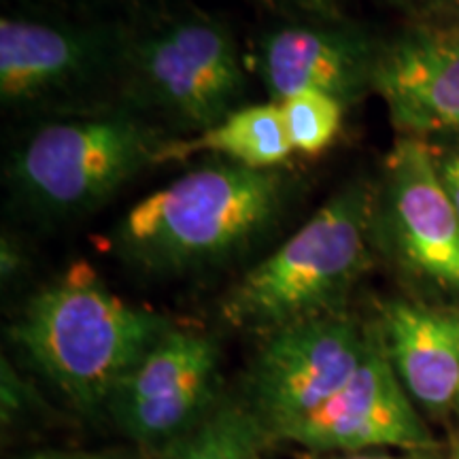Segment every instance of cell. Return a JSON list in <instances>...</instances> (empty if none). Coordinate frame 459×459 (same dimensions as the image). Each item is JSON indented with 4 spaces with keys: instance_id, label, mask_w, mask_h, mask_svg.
I'll return each mask as SVG.
<instances>
[{
    "instance_id": "obj_3",
    "label": "cell",
    "mask_w": 459,
    "mask_h": 459,
    "mask_svg": "<svg viewBox=\"0 0 459 459\" xmlns=\"http://www.w3.org/2000/svg\"><path fill=\"white\" fill-rule=\"evenodd\" d=\"M375 187L351 181L279 249L249 268L221 302L238 328L277 330L294 321L338 313L344 296L370 266Z\"/></svg>"
},
{
    "instance_id": "obj_16",
    "label": "cell",
    "mask_w": 459,
    "mask_h": 459,
    "mask_svg": "<svg viewBox=\"0 0 459 459\" xmlns=\"http://www.w3.org/2000/svg\"><path fill=\"white\" fill-rule=\"evenodd\" d=\"M296 156L319 158L334 145L342 132L347 102L321 91H304L279 102Z\"/></svg>"
},
{
    "instance_id": "obj_20",
    "label": "cell",
    "mask_w": 459,
    "mask_h": 459,
    "mask_svg": "<svg viewBox=\"0 0 459 459\" xmlns=\"http://www.w3.org/2000/svg\"><path fill=\"white\" fill-rule=\"evenodd\" d=\"M24 406V387L22 383H17L15 372L7 368V364H3V412L4 417L13 415L15 411H20Z\"/></svg>"
},
{
    "instance_id": "obj_26",
    "label": "cell",
    "mask_w": 459,
    "mask_h": 459,
    "mask_svg": "<svg viewBox=\"0 0 459 459\" xmlns=\"http://www.w3.org/2000/svg\"><path fill=\"white\" fill-rule=\"evenodd\" d=\"M457 404H459V400H457Z\"/></svg>"
},
{
    "instance_id": "obj_24",
    "label": "cell",
    "mask_w": 459,
    "mask_h": 459,
    "mask_svg": "<svg viewBox=\"0 0 459 459\" xmlns=\"http://www.w3.org/2000/svg\"><path fill=\"white\" fill-rule=\"evenodd\" d=\"M429 4L459 22V0H429Z\"/></svg>"
},
{
    "instance_id": "obj_21",
    "label": "cell",
    "mask_w": 459,
    "mask_h": 459,
    "mask_svg": "<svg viewBox=\"0 0 459 459\" xmlns=\"http://www.w3.org/2000/svg\"><path fill=\"white\" fill-rule=\"evenodd\" d=\"M336 459H436V451H404V455H389V453H344L342 457Z\"/></svg>"
},
{
    "instance_id": "obj_23",
    "label": "cell",
    "mask_w": 459,
    "mask_h": 459,
    "mask_svg": "<svg viewBox=\"0 0 459 459\" xmlns=\"http://www.w3.org/2000/svg\"><path fill=\"white\" fill-rule=\"evenodd\" d=\"M28 459H119L111 453H88V451H41Z\"/></svg>"
},
{
    "instance_id": "obj_1",
    "label": "cell",
    "mask_w": 459,
    "mask_h": 459,
    "mask_svg": "<svg viewBox=\"0 0 459 459\" xmlns=\"http://www.w3.org/2000/svg\"><path fill=\"white\" fill-rule=\"evenodd\" d=\"M283 170L203 166L149 194L108 232L119 257L152 273H186L232 260L266 237L290 206Z\"/></svg>"
},
{
    "instance_id": "obj_19",
    "label": "cell",
    "mask_w": 459,
    "mask_h": 459,
    "mask_svg": "<svg viewBox=\"0 0 459 459\" xmlns=\"http://www.w3.org/2000/svg\"><path fill=\"white\" fill-rule=\"evenodd\" d=\"M77 3L83 7L111 11L117 20L130 22V24L156 15L164 9V0H77Z\"/></svg>"
},
{
    "instance_id": "obj_5",
    "label": "cell",
    "mask_w": 459,
    "mask_h": 459,
    "mask_svg": "<svg viewBox=\"0 0 459 459\" xmlns=\"http://www.w3.org/2000/svg\"><path fill=\"white\" fill-rule=\"evenodd\" d=\"M119 79L132 111L203 132L243 107L245 68L232 28L200 9L134 22Z\"/></svg>"
},
{
    "instance_id": "obj_15",
    "label": "cell",
    "mask_w": 459,
    "mask_h": 459,
    "mask_svg": "<svg viewBox=\"0 0 459 459\" xmlns=\"http://www.w3.org/2000/svg\"><path fill=\"white\" fill-rule=\"evenodd\" d=\"M264 426L249 406L226 402L166 445L156 459H257Z\"/></svg>"
},
{
    "instance_id": "obj_6",
    "label": "cell",
    "mask_w": 459,
    "mask_h": 459,
    "mask_svg": "<svg viewBox=\"0 0 459 459\" xmlns=\"http://www.w3.org/2000/svg\"><path fill=\"white\" fill-rule=\"evenodd\" d=\"M130 22L71 20L37 9L0 20V100L4 108L54 105L119 77Z\"/></svg>"
},
{
    "instance_id": "obj_2",
    "label": "cell",
    "mask_w": 459,
    "mask_h": 459,
    "mask_svg": "<svg viewBox=\"0 0 459 459\" xmlns=\"http://www.w3.org/2000/svg\"><path fill=\"white\" fill-rule=\"evenodd\" d=\"M170 328L162 315L119 298L79 260L28 300L11 336L77 409L91 411L113 398Z\"/></svg>"
},
{
    "instance_id": "obj_12",
    "label": "cell",
    "mask_w": 459,
    "mask_h": 459,
    "mask_svg": "<svg viewBox=\"0 0 459 459\" xmlns=\"http://www.w3.org/2000/svg\"><path fill=\"white\" fill-rule=\"evenodd\" d=\"M377 49L344 20H285L257 39L254 60L273 102L321 91L349 105L370 85Z\"/></svg>"
},
{
    "instance_id": "obj_14",
    "label": "cell",
    "mask_w": 459,
    "mask_h": 459,
    "mask_svg": "<svg viewBox=\"0 0 459 459\" xmlns=\"http://www.w3.org/2000/svg\"><path fill=\"white\" fill-rule=\"evenodd\" d=\"M203 153H215L228 162L257 170H277L290 162L294 149L279 102L243 105L211 128L192 136H170L156 156V166L186 162Z\"/></svg>"
},
{
    "instance_id": "obj_22",
    "label": "cell",
    "mask_w": 459,
    "mask_h": 459,
    "mask_svg": "<svg viewBox=\"0 0 459 459\" xmlns=\"http://www.w3.org/2000/svg\"><path fill=\"white\" fill-rule=\"evenodd\" d=\"M0 257H3V277L4 279H11L13 277V274L20 271L22 268V264H24V260H22V251L17 249V247L11 243H7V237L3 238V251H0Z\"/></svg>"
},
{
    "instance_id": "obj_13",
    "label": "cell",
    "mask_w": 459,
    "mask_h": 459,
    "mask_svg": "<svg viewBox=\"0 0 459 459\" xmlns=\"http://www.w3.org/2000/svg\"><path fill=\"white\" fill-rule=\"evenodd\" d=\"M383 349L411 398L428 411L459 400V313L419 302L383 311Z\"/></svg>"
},
{
    "instance_id": "obj_18",
    "label": "cell",
    "mask_w": 459,
    "mask_h": 459,
    "mask_svg": "<svg viewBox=\"0 0 459 459\" xmlns=\"http://www.w3.org/2000/svg\"><path fill=\"white\" fill-rule=\"evenodd\" d=\"M429 143L438 179L459 217V136H445V141L429 139Z\"/></svg>"
},
{
    "instance_id": "obj_10",
    "label": "cell",
    "mask_w": 459,
    "mask_h": 459,
    "mask_svg": "<svg viewBox=\"0 0 459 459\" xmlns=\"http://www.w3.org/2000/svg\"><path fill=\"white\" fill-rule=\"evenodd\" d=\"M279 438L317 453L436 449L378 341H372L358 372L334 398L283 429Z\"/></svg>"
},
{
    "instance_id": "obj_4",
    "label": "cell",
    "mask_w": 459,
    "mask_h": 459,
    "mask_svg": "<svg viewBox=\"0 0 459 459\" xmlns=\"http://www.w3.org/2000/svg\"><path fill=\"white\" fill-rule=\"evenodd\" d=\"M170 136L134 111L77 115L43 124L11 153L7 186L45 221L91 213L149 166Z\"/></svg>"
},
{
    "instance_id": "obj_7",
    "label": "cell",
    "mask_w": 459,
    "mask_h": 459,
    "mask_svg": "<svg viewBox=\"0 0 459 459\" xmlns=\"http://www.w3.org/2000/svg\"><path fill=\"white\" fill-rule=\"evenodd\" d=\"M375 338L344 313L266 332L249 377V409L279 436L313 415L351 381Z\"/></svg>"
},
{
    "instance_id": "obj_11",
    "label": "cell",
    "mask_w": 459,
    "mask_h": 459,
    "mask_svg": "<svg viewBox=\"0 0 459 459\" xmlns=\"http://www.w3.org/2000/svg\"><path fill=\"white\" fill-rule=\"evenodd\" d=\"M370 88L402 136H459V24L417 26L378 45Z\"/></svg>"
},
{
    "instance_id": "obj_25",
    "label": "cell",
    "mask_w": 459,
    "mask_h": 459,
    "mask_svg": "<svg viewBox=\"0 0 459 459\" xmlns=\"http://www.w3.org/2000/svg\"><path fill=\"white\" fill-rule=\"evenodd\" d=\"M451 459H459V453H455V455H453Z\"/></svg>"
},
{
    "instance_id": "obj_17",
    "label": "cell",
    "mask_w": 459,
    "mask_h": 459,
    "mask_svg": "<svg viewBox=\"0 0 459 459\" xmlns=\"http://www.w3.org/2000/svg\"><path fill=\"white\" fill-rule=\"evenodd\" d=\"M264 7L277 11L285 20L341 22L347 0H260Z\"/></svg>"
},
{
    "instance_id": "obj_8",
    "label": "cell",
    "mask_w": 459,
    "mask_h": 459,
    "mask_svg": "<svg viewBox=\"0 0 459 459\" xmlns=\"http://www.w3.org/2000/svg\"><path fill=\"white\" fill-rule=\"evenodd\" d=\"M372 238L415 277L459 294V217L434 166L432 143L400 136L375 187Z\"/></svg>"
},
{
    "instance_id": "obj_9",
    "label": "cell",
    "mask_w": 459,
    "mask_h": 459,
    "mask_svg": "<svg viewBox=\"0 0 459 459\" xmlns=\"http://www.w3.org/2000/svg\"><path fill=\"white\" fill-rule=\"evenodd\" d=\"M220 349L200 330L170 328L113 394L115 415L139 445L164 449L209 415Z\"/></svg>"
}]
</instances>
